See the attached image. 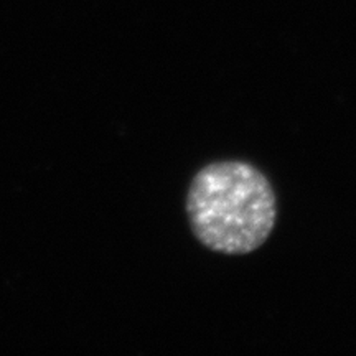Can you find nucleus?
<instances>
[{"label":"nucleus","instance_id":"obj_1","mask_svg":"<svg viewBox=\"0 0 356 356\" xmlns=\"http://www.w3.org/2000/svg\"><path fill=\"white\" fill-rule=\"evenodd\" d=\"M185 210L202 246L218 254L244 256L273 234L277 198L259 168L243 160H221L195 173Z\"/></svg>","mask_w":356,"mask_h":356}]
</instances>
